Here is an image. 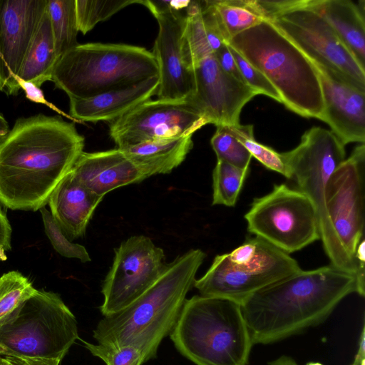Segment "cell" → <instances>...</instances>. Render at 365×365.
<instances>
[{
  "mask_svg": "<svg viewBox=\"0 0 365 365\" xmlns=\"http://www.w3.org/2000/svg\"><path fill=\"white\" fill-rule=\"evenodd\" d=\"M364 2L350 0H312L309 8L319 13L365 69Z\"/></svg>",
  "mask_w": 365,
  "mask_h": 365,
  "instance_id": "cell-22",
  "label": "cell"
},
{
  "mask_svg": "<svg viewBox=\"0 0 365 365\" xmlns=\"http://www.w3.org/2000/svg\"><path fill=\"white\" fill-rule=\"evenodd\" d=\"M155 75L153 53L123 43H78L56 61L51 81L69 98H88Z\"/></svg>",
  "mask_w": 365,
  "mask_h": 365,
  "instance_id": "cell-6",
  "label": "cell"
},
{
  "mask_svg": "<svg viewBox=\"0 0 365 365\" xmlns=\"http://www.w3.org/2000/svg\"><path fill=\"white\" fill-rule=\"evenodd\" d=\"M227 130L238 139L250 152L267 169L275 171L290 180L289 171L284 163L281 153L273 148L258 143L254 137L252 125H224Z\"/></svg>",
  "mask_w": 365,
  "mask_h": 365,
  "instance_id": "cell-29",
  "label": "cell"
},
{
  "mask_svg": "<svg viewBox=\"0 0 365 365\" xmlns=\"http://www.w3.org/2000/svg\"><path fill=\"white\" fill-rule=\"evenodd\" d=\"M142 0H75L78 31L86 34L99 22L110 18L120 10Z\"/></svg>",
  "mask_w": 365,
  "mask_h": 365,
  "instance_id": "cell-30",
  "label": "cell"
},
{
  "mask_svg": "<svg viewBox=\"0 0 365 365\" xmlns=\"http://www.w3.org/2000/svg\"><path fill=\"white\" fill-rule=\"evenodd\" d=\"M163 250L145 235H135L115 249L113 264L103 282V316L125 308L160 277L165 269Z\"/></svg>",
  "mask_w": 365,
  "mask_h": 365,
  "instance_id": "cell-13",
  "label": "cell"
},
{
  "mask_svg": "<svg viewBox=\"0 0 365 365\" xmlns=\"http://www.w3.org/2000/svg\"><path fill=\"white\" fill-rule=\"evenodd\" d=\"M268 365H299L292 357L282 355L274 360L270 361Z\"/></svg>",
  "mask_w": 365,
  "mask_h": 365,
  "instance_id": "cell-44",
  "label": "cell"
},
{
  "mask_svg": "<svg viewBox=\"0 0 365 365\" xmlns=\"http://www.w3.org/2000/svg\"><path fill=\"white\" fill-rule=\"evenodd\" d=\"M37 290L29 279L18 271H10L2 274L0 277V320Z\"/></svg>",
  "mask_w": 365,
  "mask_h": 365,
  "instance_id": "cell-31",
  "label": "cell"
},
{
  "mask_svg": "<svg viewBox=\"0 0 365 365\" xmlns=\"http://www.w3.org/2000/svg\"><path fill=\"white\" fill-rule=\"evenodd\" d=\"M9 123L0 113V142L5 138V136L9 132Z\"/></svg>",
  "mask_w": 365,
  "mask_h": 365,
  "instance_id": "cell-45",
  "label": "cell"
},
{
  "mask_svg": "<svg viewBox=\"0 0 365 365\" xmlns=\"http://www.w3.org/2000/svg\"><path fill=\"white\" fill-rule=\"evenodd\" d=\"M43 223L45 233L54 250L61 256L78 259L82 262L91 261L90 255L81 245L72 242L64 235L53 218L50 211L45 207L39 210Z\"/></svg>",
  "mask_w": 365,
  "mask_h": 365,
  "instance_id": "cell-33",
  "label": "cell"
},
{
  "mask_svg": "<svg viewBox=\"0 0 365 365\" xmlns=\"http://www.w3.org/2000/svg\"><path fill=\"white\" fill-rule=\"evenodd\" d=\"M281 155L290 180L295 181L297 189L307 195L316 208L320 240L331 264L346 272L325 205L329 179L346 159L345 145L332 131L312 127L303 134L295 148Z\"/></svg>",
  "mask_w": 365,
  "mask_h": 365,
  "instance_id": "cell-9",
  "label": "cell"
},
{
  "mask_svg": "<svg viewBox=\"0 0 365 365\" xmlns=\"http://www.w3.org/2000/svg\"><path fill=\"white\" fill-rule=\"evenodd\" d=\"M249 169H241L217 160L212 172V205L234 207L237 201Z\"/></svg>",
  "mask_w": 365,
  "mask_h": 365,
  "instance_id": "cell-28",
  "label": "cell"
},
{
  "mask_svg": "<svg viewBox=\"0 0 365 365\" xmlns=\"http://www.w3.org/2000/svg\"><path fill=\"white\" fill-rule=\"evenodd\" d=\"M227 43L262 73L287 108L319 118L324 103L314 65L270 21L263 20Z\"/></svg>",
  "mask_w": 365,
  "mask_h": 365,
  "instance_id": "cell-5",
  "label": "cell"
},
{
  "mask_svg": "<svg viewBox=\"0 0 365 365\" xmlns=\"http://www.w3.org/2000/svg\"><path fill=\"white\" fill-rule=\"evenodd\" d=\"M61 360L0 355V365H59Z\"/></svg>",
  "mask_w": 365,
  "mask_h": 365,
  "instance_id": "cell-42",
  "label": "cell"
},
{
  "mask_svg": "<svg viewBox=\"0 0 365 365\" xmlns=\"http://www.w3.org/2000/svg\"><path fill=\"white\" fill-rule=\"evenodd\" d=\"M71 171L83 186L103 197L116 188L148 178L118 148L93 153L83 151Z\"/></svg>",
  "mask_w": 365,
  "mask_h": 365,
  "instance_id": "cell-19",
  "label": "cell"
},
{
  "mask_svg": "<svg viewBox=\"0 0 365 365\" xmlns=\"http://www.w3.org/2000/svg\"><path fill=\"white\" fill-rule=\"evenodd\" d=\"M245 218L250 233L288 254L320 240L313 202L285 184L274 185L270 192L255 198Z\"/></svg>",
  "mask_w": 365,
  "mask_h": 365,
  "instance_id": "cell-10",
  "label": "cell"
},
{
  "mask_svg": "<svg viewBox=\"0 0 365 365\" xmlns=\"http://www.w3.org/2000/svg\"><path fill=\"white\" fill-rule=\"evenodd\" d=\"M270 21L317 66L365 92V69L326 19L309 7L290 11Z\"/></svg>",
  "mask_w": 365,
  "mask_h": 365,
  "instance_id": "cell-12",
  "label": "cell"
},
{
  "mask_svg": "<svg viewBox=\"0 0 365 365\" xmlns=\"http://www.w3.org/2000/svg\"><path fill=\"white\" fill-rule=\"evenodd\" d=\"M301 269L289 254L255 236L232 252L217 255L193 287L202 296L240 304L255 292Z\"/></svg>",
  "mask_w": 365,
  "mask_h": 365,
  "instance_id": "cell-8",
  "label": "cell"
},
{
  "mask_svg": "<svg viewBox=\"0 0 365 365\" xmlns=\"http://www.w3.org/2000/svg\"><path fill=\"white\" fill-rule=\"evenodd\" d=\"M57 60L78 44L75 0H47Z\"/></svg>",
  "mask_w": 365,
  "mask_h": 365,
  "instance_id": "cell-27",
  "label": "cell"
},
{
  "mask_svg": "<svg viewBox=\"0 0 365 365\" xmlns=\"http://www.w3.org/2000/svg\"><path fill=\"white\" fill-rule=\"evenodd\" d=\"M170 336L195 365H248L254 345L239 302L200 294L185 299Z\"/></svg>",
  "mask_w": 365,
  "mask_h": 365,
  "instance_id": "cell-4",
  "label": "cell"
},
{
  "mask_svg": "<svg viewBox=\"0 0 365 365\" xmlns=\"http://www.w3.org/2000/svg\"><path fill=\"white\" fill-rule=\"evenodd\" d=\"M102 199L83 186L70 170L51 193L48 205L53 218L71 241L85 235Z\"/></svg>",
  "mask_w": 365,
  "mask_h": 365,
  "instance_id": "cell-21",
  "label": "cell"
},
{
  "mask_svg": "<svg viewBox=\"0 0 365 365\" xmlns=\"http://www.w3.org/2000/svg\"><path fill=\"white\" fill-rule=\"evenodd\" d=\"M160 83L155 75L135 84L88 98H69V115L82 122L113 121L155 95Z\"/></svg>",
  "mask_w": 365,
  "mask_h": 365,
  "instance_id": "cell-20",
  "label": "cell"
},
{
  "mask_svg": "<svg viewBox=\"0 0 365 365\" xmlns=\"http://www.w3.org/2000/svg\"><path fill=\"white\" fill-rule=\"evenodd\" d=\"M190 1L142 0L141 4L147 7L153 16L169 10L181 11L186 9Z\"/></svg>",
  "mask_w": 365,
  "mask_h": 365,
  "instance_id": "cell-41",
  "label": "cell"
},
{
  "mask_svg": "<svg viewBox=\"0 0 365 365\" xmlns=\"http://www.w3.org/2000/svg\"><path fill=\"white\" fill-rule=\"evenodd\" d=\"M357 294L355 275L331 264L302 270L240 302L254 344H269L321 324L339 304Z\"/></svg>",
  "mask_w": 365,
  "mask_h": 365,
  "instance_id": "cell-2",
  "label": "cell"
},
{
  "mask_svg": "<svg viewBox=\"0 0 365 365\" xmlns=\"http://www.w3.org/2000/svg\"><path fill=\"white\" fill-rule=\"evenodd\" d=\"M154 16L159 26L152 51L159 67L155 95L162 101L187 100L194 92L195 80L183 49L185 14L169 10Z\"/></svg>",
  "mask_w": 365,
  "mask_h": 365,
  "instance_id": "cell-17",
  "label": "cell"
},
{
  "mask_svg": "<svg viewBox=\"0 0 365 365\" xmlns=\"http://www.w3.org/2000/svg\"><path fill=\"white\" fill-rule=\"evenodd\" d=\"M195 90L187 99L206 120L217 125L240 123L244 106L257 94L248 86L225 73L213 54L192 68Z\"/></svg>",
  "mask_w": 365,
  "mask_h": 365,
  "instance_id": "cell-15",
  "label": "cell"
},
{
  "mask_svg": "<svg viewBox=\"0 0 365 365\" xmlns=\"http://www.w3.org/2000/svg\"><path fill=\"white\" fill-rule=\"evenodd\" d=\"M15 81L19 88H21L25 92L26 97L27 99L36 103L45 105L49 108L52 109L53 110L57 112L58 113L66 115L63 114V112L61 111L53 103H51V102L46 99L42 90L39 87H38L31 82L26 81L21 78L18 76H16ZM66 116L72 118L71 116Z\"/></svg>",
  "mask_w": 365,
  "mask_h": 365,
  "instance_id": "cell-38",
  "label": "cell"
},
{
  "mask_svg": "<svg viewBox=\"0 0 365 365\" xmlns=\"http://www.w3.org/2000/svg\"><path fill=\"white\" fill-rule=\"evenodd\" d=\"M220 68L226 73L244 83L236 61L227 43H225L214 54Z\"/></svg>",
  "mask_w": 365,
  "mask_h": 365,
  "instance_id": "cell-37",
  "label": "cell"
},
{
  "mask_svg": "<svg viewBox=\"0 0 365 365\" xmlns=\"http://www.w3.org/2000/svg\"><path fill=\"white\" fill-rule=\"evenodd\" d=\"M78 339L75 316L53 292L37 290L0 320V355L61 361Z\"/></svg>",
  "mask_w": 365,
  "mask_h": 365,
  "instance_id": "cell-7",
  "label": "cell"
},
{
  "mask_svg": "<svg viewBox=\"0 0 365 365\" xmlns=\"http://www.w3.org/2000/svg\"><path fill=\"white\" fill-rule=\"evenodd\" d=\"M364 143L331 175L325 195L327 217L346 272L355 275V252L364 237Z\"/></svg>",
  "mask_w": 365,
  "mask_h": 365,
  "instance_id": "cell-11",
  "label": "cell"
},
{
  "mask_svg": "<svg viewBox=\"0 0 365 365\" xmlns=\"http://www.w3.org/2000/svg\"><path fill=\"white\" fill-rule=\"evenodd\" d=\"M205 257L200 249L178 256L140 297L122 310L104 316L93 330L94 339L105 345L133 346L141 351L145 362L155 358L160 344L178 321Z\"/></svg>",
  "mask_w": 365,
  "mask_h": 365,
  "instance_id": "cell-3",
  "label": "cell"
},
{
  "mask_svg": "<svg viewBox=\"0 0 365 365\" xmlns=\"http://www.w3.org/2000/svg\"><path fill=\"white\" fill-rule=\"evenodd\" d=\"M357 294L364 297L365 295V240L359 242L355 252Z\"/></svg>",
  "mask_w": 365,
  "mask_h": 365,
  "instance_id": "cell-39",
  "label": "cell"
},
{
  "mask_svg": "<svg viewBox=\"0 0 365 365\" xmlns=\"http://www.w3.org/2000/svg\"><path fill=\"white\" fill-rule=\"evenodd\" d=\"M365 363V328L364 324L362 327L359 337V346L356 354L354 356V362L351 365H361Z\"/></svg>",
  "mask_w": 365,
  "mask_h": 365,
  "instance_id": "cell-43",
  "label": "cell"
},
{
  "mask_svg": "<svg viewBox=\"0 0 365 365\" xmlns=\"http://www.w3.org/2000/svg\"><path fill=\"white\" fill-rule=\"evenodd\" d=\"M226 43L215 17L205 1H190L186 8L183 49L186 61L192 68L204 58L214 54Z\"/></svg>",
  "mask_w": 365,
  "mask_h": 365,
  "instance_id": "cell-23",
  "label": "cell"
},
{
  "mask_svg": "<svg viewBox=\"0 0 365 365\" xmlns=\"http://www.w3.org/2000/svg\"><path fill=\"white\" fill-rule=\"evenodd\" d=\"M320 81L323 110L319 120L327 123L345 145L365 141V92L315 66Z\"/></svg>",
  "mask_w": 365,
  "mask_h": 365,
  "instance_id": "cell-18",
  "label": "cell"
},
{
  "mask_svg": "<svg viewBox=\"0 0 365 365\" xmlns=\"http://www.w3.org/2000/svg\"><path fill=\"white\" fill-rule=\"evenodd\" d=\"M206 120L189 100H148L109 124L118 148L140 143L192 135Z\"/></svg>",
  "mask_w": 365,
  "mask_h": 365,
  "instance_id": "cell-14",
  "label": "cell"
},
{
  "mask_svg": "<svg viewBox=\"0 0 365 365\" xmlns=\"http://www.w3.org/2000/svg\"><path fill=\"white\" fill-rule=\"evenodd\" d=\"M250 2L264 20L272 21L290 11L310 6L312 0H250Z\"/></svg>",
  "mask_w": 365,
  "mask_h": 365,
  "instance_id": "cell-36",
  "label": "cell"
},
{
  "mask_svg": "<svg viewBox=\"0 0 365 365\" xmlns=\"http://www.w3.org/2000/svg\"><path fill=\"white\" fill-rule=\"evenodd\" d=\"M229 47L245 84L257 95L263 94L282 103L279 94L262 73L251 65L236 50L230 46Z\"/></svg>",
  "mask_w": 365,
  "mask_h": 365,
  "instance_id": "cell-35",
  "label": "cell"
},
{
  "mask_svg": "<svg viewBox=\"0 0 365 365\" xmlns=\"http://www.w3.org/2000/svg\"><path fill=\"white\" fill-rule=\"evenodd\" d=\"M47 0H0V91L16 96L18 76Z\"/></svg>",
  "mask_w": 365,
  "mask_h": 365,
  "instance_id": "cell-16",
  "label": "cell"
},
{
  "mask_svg": "<svg viewBox=\"0 0 365 365\" xmlns=\"http://www.w3.org/2000/svg\"><path fill=\"white\" fill-rule=\"evenodd\" d=\"M192 135L150 140L120 148L148 177L168 174L180 165L192 148Z\"/></svg>",
  "mask_w": 365,
  "mask_h": 365,
  "instance_id": "cell-24",
  "label": "cell"
},
{
  "mask_svg": "<svg viewBox=\"0 0 365 365\" xmlns=\"http://www.w3.org/2000/svg\"><path fill=\"white\" fill-rule=\"evenodd\" d=\"M73 123L42 113L16 120L0 142V203L37 211L83 152Z\"/></svg>",
  "mask_w": 365,
  "mask_h": 365,
  "instance_id": "cell-1",
  "label": "cell"
},
{
  "mask_svg": "<svg viewBox=\"0 0 365 365\" xmlns=\"http://www.w3.org/2000/svg\"><path fill=\"white\" fill-rule=\"evenodd\" d=\"M12 228L0 203V261L7 259L6 252L11 249Z\"/></svg>",
  "mask_w": 365,
  "mask_h": 365,
  "instance_id": "cell-40",
  "label": "cell"
},
{
  "mask_svg": "<svg viewBox=\"0 0 365 365\" xmlns=\"http://www.w3.org/2000/svg\"><path fill=\"white\" fill-rule=\"evenodd\" d=\"M306 365H324L322 364V363L320 362H314V361H311V362H308L306 364Z\"/></svg>",
  "mask_w": 365,
  "mask_h": 365,
  "instance_id": "cell-46",
  "label": "cell"
},
{
  "mask_svg": "<svg viewBox=\"0 0 365 365\" xmlns=\"http://www.w3.org/2000/svg\"><path fill=\"white\" fill-rule=\"evenodd\" d=\"M216 127L210 143L217 160L224 161L241 169H249L252 158L250 152L224 125Z\"/></svg>",
  "mask_w": 365,
  "mask_h": 365,
  "instance_id": "cell-32",
  "label": "cell"
},
{
  "mask_svg": "<svg viewBox=\"0 0 365 365\" xmlns=\"http://www.w3.org/2000/svg\"><path fill=\"white\" fill-rule=\"evenodd\" d=\"M81 341L93 356L100 358L106 365H142L145 362L141 351L133 346L93 344Z\"/></svg>",
  "mask_w": 365,
  "mask_h": 365,
  "instance_id": "cell-34",
  "label": "cell"
},
{
  "mask_svg": "<svg viewBox=\"0 0 365 365\" xmlns=\"http://www.w3.org/2000/svg\"><path fill=\"white\" fill-rule=\"evenodd\" d=\"M56 61L51 21L46 9L18 76L40 88L45 82L51 81Z\"/></svg>",
  "mask_w": 365,
  "mask_h": 365,
  "instance_id": "cell-25",
  "label": "cell"
},
{
  "mask_svg": "<svg viewBox=\"0 0 365 365\" xmlns=\"http://www.w3.org/2000/svg\"><path fill=\"white\" fill-rule=\"evenodd\" d=\"M205 1L212 11L226 43L264 20L253 9L250 0Z\"/></svg>",
  "mask_w": 365,
  "mask_h": 365,
  "instance_id": "cell-26",
  "label": "cell"
}]
</instances>
